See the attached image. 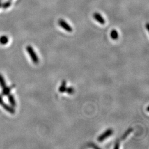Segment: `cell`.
Segmentation results:
<instances>
[{
  "mask_svg": "<svg viewBox=\"0 0 149 149\" xmlns=\"http://www.w3.org/2000/svg\"><path fill=\"white\" fill-rule=\"evenodd\" d=\"M26 50L27 53H28L31 59L32 60V62L34 64H38L39 63V58L32 46L28 45L26 47Z\"/></svg>",
  "mask_w": 149,
  "mask_h": 149,
  "instance_id": "cell-1",
  "label": "cell"
},
{
  "mask_svg": "<svg viewBox=\"0 0 149 149\" xmlns=\"http://www.w3.org/2000/svg\"><path fill=\"white\" fill-rule=\"evenodd\" d=\"M113 134V129H108L106 130L101 135L99 136V137L98 138V141L99 142H103L106 139L110 137Z\"/></svg>",
  "mask_w": 149,
  "mask_h": 149,
  "instance_id": "cell-2",
  "label": "cell"
},
{
  "mask_svg": "<svg viewBox=\"0 0 149 149\" xmlns=\"http://www.w3.org/2000/svg\"><path fill=\"white\" fill-rule=\"evenodd\" d=\"M59 24L60 27L63 28L66 32H72L73 31L72 28L65 21L64 19H60L59 21Z\"/></svg>",
  "mask_w": 149,
  "mask_h": 149,
  "instance_id": "cell-3",
  "label": "cell"
},
{
  "mask_svg": "<svg viewBox=\"0 0 149 149\" xmlns=\"http://www.w3.org/2000/svg\"><path fill=\"white\" fill-rule=\"evenodd\" d=\"M1 106H2L3 107V108L5 109L6 111L12 114H15V109L13 108V107L10 106H9V105L7 104L4 102H3L1 104Z\"/></svg>",
  "mask_w": 149,
  "mask_h": 149,
  "instance_id": "cell-4",
  "label": "cell"
},
{
  "mask_svg": "<svg viewBox=\"0 0 149 149\" xmlns=\"http://www.w3.org/2000/svg\"><path fill=\"white\" fill-rule=\"evenodd\" d=\"M93 17L95 19V20L98 22L99 23H100L101 24H105L106 21L101 14H100L98 13H95L93 15Z\"/></svg>",
  "mask_w": 149,
  "mask_h": 149,
  "instance_id": "cell-5",
  "label": "cell"
},
{
  "mask_svg": "<svg viewBox=\"0 0 149 149\" xmlns=\"http://www.w3.org/2000/svg\"><path fill=\"white\" fill-rule=\"evenodd\" d=\"M14 85L11 86H9V87H7V86H6L4 88H3L2 89V95L3 96H8L10 93V92L12 90V89L13 88Z\"/></svg>",
  "mask_w": 149,
  "mask_h": 149,
  "instance_id": "cell-6",
  "label": "cell"
},
{
  "mask_svg": "<svg viewBox=\"0 0 149 149\" xmlns=\"http://www.w3.org/2000/svg\"><path fill=\"white\" fill-rule=\"evenodd\" d=\"M66 85H67V82H66V81H65V80H64L61 82V84L60 85L59 88V91L60 93L65 92V91L67 88Z\"/></svg>",
  "mask_w": 149,
  "mask_h": 149,
  "instance_id": "cell-7",
  "label": "cell"
},
{
  "mask_svg": "<svg viewBox=\"0 0 149 149\" xmlns=\"http://www.w3.org/2000/svg\"><path fill=\"white\" fill-rule=\"evenodd\" d=\"M8 101H9L10 103L11 104V106L13 107L16 106V102L14 96L13 95L9 94L8 95Z\"/></svg>",
  "mask_w": 149,
  "mask_h": 149,
  "instance_id": "cell-8",
  "label": "cell"
},
{
  "mask_svg": "<svg viewBox=\"0 0 149 149\" xmlns=\"http://www.w3.org/2000/svg\"><path fill=\"white\" fill-rule=\"evenodd\" d=\"M133 128H129L128 130H126L125 132L123 134L121 138H120V140H124V139H125L128 137V135H129L130 134L133 132Z\"/></svg>",
  "mask_w": 149,
  "mask_h": 149,
  "instance_id": "cell-9",
  "label": "cell"
},
{
  "mask_svg": "<svg viewBox=\"0 0 149 149\" xmlns=\"http://www.w3.org/2000/svg\"><path fill=\"white\" fill-rule=\"evenodd\" d=\"M111 37L113 40H117L119 38V33L117 30L113 29L111 32Z\"/></svg>",
  "mask_w": 149,
  "mask_h": 149,
  "instance_id": "cell-10",
  "label": "cell"
},
{
  "mask_svg": "<svg viewBox=\"0 0 149 149\" xmlns=\"http://www.w3.org/2000/svg\"><path fill=\"white\" fill-rule=\"evenodd\" d=\"M9 39L6 36H3L0 37V44L2 45H6L8 43Z\"/></svg>",
  "mask_w": 149,
  "mask_h": 149,
  "instance_id": "cell-11",
  "label": "cell"
},
{
  "mask_svg": "<svg viewBox=\"0 0 149 149\" xmlns=\"http://www.w3.org/2000/svg\"><path fill=\"white\" fill-rule=\"evenodd\" d=\"M0 86L3 88L6 86L5 80L4 79V77L0 74Z\"/></svg>",
  "mask_w": 149,
  "mask_h": 149,
  "instance_id": "cell-12",
  "label": "cell"
},
{
  "mask_svg": "<svg viewBox=\"0 0 149 149\" xmlns=\"http://www.w3.org/2000/svg\"><path fill=\"white\" fill-rule=\"evenodd\" d=\"M74 89L72 87H69L68 88H66L65 92L68 93V94L70 95H72L74 93Z\"/></svg>",
  "mask_w": 149,
  "mask_h": 149,
  "instance_id": "cell-13",
  "label": "cell"
},
{
  "mask_svg": "<svg viewBox=\"0 0 149 149\" xmlns=\"http://www.w3.org/2000/svg\"><path fill=\"white\" fill-rule=\"evenodd\" d=\"M11 2H7L5 3L3 5H2V6L4 8H7L8 7H9L10 6H11Z\"/></svg>",
  "mask_w": 149,
  "mask_h": 149,
  "instance_id": "cell-14",
  "label": "cell"
},
{
  "mask_svg": "<svg viewBox=\"0 0 149 149\" xmlns=\"http://www.w3.org/2000/svg\"><path fill=\"white\" fill-rule=\"evenodd\" d=\"M119 146H120V143H119V142L117 141V142L116 143V145H115L114 147V149H118L119 148Z\"/></svg>",
  "mask_w": 149,
  "mask_h": 149,
  "instance_id": "cell-15",
  "label": "cell"
},
{
  "mask_svg": "<svg viewBox=\"0 0 149 149\" xmlns=\"http://www.w3.org/2000/svg\"><path fill=\"white\" fill-rule=\"evenodd\" d=\"M3 102V101L2 97V96H1V95H0V105H1V104Z\"/></svg>",
  "mask_w": 149,
  "mask_h": 149,
  "instance_id": "cell-16",
  "label": "cell"
},
{
  "mask_svg": "<svg viewBox=\"0 0 149 149\" xmlns=\"http://www.w3.org/2000/svg\"><path fill=\"white\" fill-rule=\"evenodd\" d=\"M148 27H149V24H146V28H147V29H148V30H149V28H148Z\"/></svg>",
  "mask_w": 149,
  "mask_h": 149,
  "instance_id": "cell-17",
  "label": "cell"
},
{
  "mask_svg": "<svg viewBox=\"0 0 149 149\" xmlns=\"http://www.w3.org/2000/svg\"><path fill=\"white\" fill-rule=\"evenodd\" d=\"M2 3H1V2H0V7H2Z\"/></svg>",
  "mask_w": 149,
  "mask_h": 149,
  "instance_id": "cell-18",
  "label": "cell"
},
{
  "mask_svg": "<svg viewBox=\"0 0 149 149\" xmlns=\"http://www.w3.org/2000/svg\"><path fill=\"white\" fill-rule=\"evenodd\" d=\"M1 0H0V2H1Z\"/></svg>",
  "mask_w": 149,
  "mask_h": 149,
  "instance_id": "cell-19",
  "label": "cell"
}]
</instances>
